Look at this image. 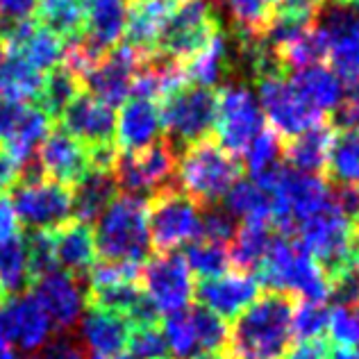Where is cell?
<instances>
[{"instance_id":"9c48e42d","label":"cell","mask_w":359,"mask_h":359,"mask_svg":"<svg viewBox=\"0 0 359 359\" xmlns=\"http://www.w3.org/2000/svg\"><path fill=\"white\" fill-rule=\"evenodd\" d=\"M159 111L168 144L189 148L198 141H205L207 135L214 132L216 96L210 89L184 84L182 89L159 102Z\"/></svg>"},{"instance_id":"f35d334b","label":"cell","mask_w":359,"mask_h":359,"mask_svg":"<svg viewBox=\"0 0 359 359\" xmlns=\"http://www.w3.org/2000/svg\"><path fill=\"white\" fill-rule=\"evenodd\" d=\"M159 330H162L166 351L173 355V359L203 357L201 348H198L196 327H194L191 311H189V309L177 311V314H168Z\"/></svg>"},{"instance_id":"836d02e7","label":"cell","mask_w":359,"mask_h":359,"mask_svg":"<svg viewBox=\"0 0 359 359\" xmlns=\"http://www.w3.org/2000/svg\"><path fill=\"white\" fill-rule=\"evenodd\" d=\"M82 82L69 66L57 64L50 69L48 75H43V84L39 91V109L43 111L50 121H60L62 111L69 107V102L80 93Z\"/></svg>"},{"instance_id":"7c38bea8","label":"cell","mask_w":359,"mask_h":359,"mask_svg":"<svg viewBox=\"0 0 359 359\" xmlns=\"http://www.w3.org/2000/svg\"><path fill=\"white\" fill-rule=\"evenodd\" d=\"M141 291L157 314H177L194 300V276L184 255L159 252L141 266Z\"/></svg>"},{"instance_id":"bcb514c9","label":"cell","mask_w":359,"mask_h":359,"mask_svg":"<svg viewBox=\"0 0 359 359\" xmlns=\"http://www.w3.org/2000/svg\"><path fill=\"white\" fill-rule=\"evenodd\" d=\"M234 232H237V221L223 210V207H212L207 210V214H203V237L201 239H210V241H219L225 243L232 241Z\"/></svg>"},{"instance_id":"816d5d0a","label":"cell","mask_w":359,"mask_h":359,"mask_svg":"<svg viewBox=\"0 0 359 359\" xmlns=\"http://www.w3.org/2000/svg\"><path fill=\"white\" fill-rule=\"evenodd\" d=\"M339 121L346 130H359V84L348 87L344 105L339 107Z\"/></svg>"},{"instance_id":"f907efd6","label":"cell","mask_w":359,"mask_h":359,"mask_svg":"<svg viewBox=\"0 0 359 359\" xmlns=\"http://www.w3.org/2000/svg\"><path fill=\"white\" fill-rule=\"evenodd\" d=\"M280 359H327V344L323 341V339L298 341L296 346L287 348V353Z\"/></svg>"},{"instance_id":"ee69618b","label":"cell","mask_w":359,"mask_h":359,"mask_svg":"<svg viewBox=\"0 0 359 359\" xmlns=\"http://www.w3.org/2000/svg\"><path fill=\"white\" fill-rule=\"evenodd\" d=\"M27 245V264H30L32 282L53 271H60L57 257H55V237L53 230H32L25 239Z\"/></svg>"},{"instance_id":"83f0119b","label":"cell","mask_w":359,"mask_h":359,"mask_svg":"<svg viewBox=\"0 0 359 359\" xmlns=\"http://www.w3.org/2000/svg\"><path fill=\"white\" fill-rule=\"evenodd\" d=\"M130 323L118 314L93 309L82 318V339L98 357H118L128 346Z\"/></svg>"},{"instance_id":"e0dca14e","label":"cell","mask_w":359,"mask_h":359,"mask_svg":"<svg viewBox=\"0 0 359 359\" xmlns=\"http://www.w3.org/2000/svg\"><path fill=\"white\" fill-rule=\"evenodd\" d=\"M262 285L248 271H228L219 278L201 280L194 298L219 318H239L259 298Z\"/></svg>"},{"instance_id":"7bdbcfd3","label":"cell","mask_w":359,"mask_h":359,"mask_svg":"<svg viewBox=\"0 0 359 359\" xmlns=\"http://www.w3.org/2000/svg\"><path fill=\"white\" fill-rule=\"evenodd\" d=\"M334 344L339 348H351V351H359V309L357 305H344L339 302L330 309L327 316V330Z\"/></svg>"},{"instance_id":"681fc988","label":"cell","mask_w":359,"mask_h":359,"mask_svg":"<svg viewBox=\"0 0 359 359\" xmlns=\"http://www.w3.org/2000/svg\"><path fill=\"white\" fill-rule=\"evenodd\" d=\"M36 0H0V25L30 21Z\"/></svg>"},{"instance_id":"f6af8a7d","label":"cell","mask_w":359,"mask_h":359,"mask_svg":"<svg viewBox=\"0 0 359 359\" xmlns=\"http://www.w3.org/2000/svg\"><path fill=\"white\" fill-rule=\"evenodd\" d=\"M128 351L132 359H162L166 357V344L162 330L155 325H130Z\"/></svg>"},{"instance_id":"c3c4849f","label":"cell","mask_w":359,"mask_h":359,"mask_svg":"<svg viewBox=\"0 0 359 359\" xmlns=\"http://www.w3.org/2000/svg\"><path fill=\"white\" fill-rule=\"evenodd\" d=\"M325 5V0H273V14L298 16L314 21L318 9Z\"/></svg>"},{"instance_id":"ac0fdd59","label":"cell","mask_w":359,"mask_h":359,"mask_svg":"<svg viewBox=\"0 0 359 359\" xmlns=\"http://www.w3.org/2000/svg\"><path fill=\"white\" fill-rule=\"evenodd\" d=\"M32 296L48 316L50 327L64 332L78 323L84 307V294L78 278L64 271H53L32 282Z\"/></svg>"},{"instance_id":"4316f807","label":"cell","mask_w":359,"mask_h":359,"mask_svg":"<svg viewBox=\"0 0 359 359\" xmlns=\"http://www.w3.org/2000/svg\"><path fill=\"white\" fill-rule=\"evenodd\" d=\"M118 184L114 173L107 168H91L73 189V216L75 221L91 225L98 221L102 212L114 203Z\"/></svg>"},{"instance_id":"4dcf8cb0","label":"cell","mask_w":359,"mask_h":359,"mask_svg":"<svg viewBox=\"0 0 359 359\" xmlns=\"http://www.w3.org/2000/svg\"><path fill=\"white\" fill-rule=\"evenodd\" d=\"M43 73L27 64L23 57L7 53L0 64V96L9 102H25L39 98Z\"/></svg>"},{"instance_id":"94428289","label":"cell","mask_w":359,"mask_h":359,"mask_svg":"<svg viewBox=\"0 0 359 359\" xmlns=\"http://www.w3.org/2000/svg\"><path fill=\"white\" fill-rule=\"evenodd\" d=\"M91 359H116V357H98V355H96V357H91Z\"/></svg>"},{"instance_id":"ffe728a7","label":"cell","mask_w":359,"mask_h":359,"mask_svg":"<svg viewBox=\"0 0 359 359\" xmlns=\"http://www.w3.org/2000/svg\"><path fill=\"white\" fill-rule=\"evenodd\" d=\"M0 334L23 351H39L50 334V320L32 294L7 298L0 302Z\"/></svg>"},{"instance_id":"4fadbf2b","label":"cell","mask_w":359,"mask_h":359,"mask_svg":"<svg viewBox=\"0 0 359 359\" xmlns=\"http://www.w3.org/2000/svg\"><path fill=\"white\" fill-rule=\"evenodd\" d=\"M175 166V146H171L168 141H159L146 150L123 153L116 157L111 173H114L118 189H123L128 196H137L146 201V196H157L159 191L171 187Z\"/></svg>"},{"instance_id":"680465c9","label":"cell","mask_w":359,"mask_h":359,"mask_svg":"<svg viewBox=\"0 0 359 359\" xmlns=\"http://www.w3.org/2000/svg\"><path fill=\"white\" fill-rule=\"evenodd\" d=\"M196 359H228V357L219 355V353H212V355H203V357H196Z\"/></svg>"},{"instance_id":"9a60e30c","label":"cell","mask_w":359,"mask_h":359,"mask_svg":"<svg viewBox=\"0 0 359 359\" xmlns=\"http://www.w3.org/2000/svg\"><path fill=\"white\" fill-rule=\"evenodd\" d=\"M144 62L146 60L132 50L130 46L121 43L93 64L80 78V82L87 84L91 96L107 102L109 107H116L130 98L132 82H135V75Z\"/></svg>"},{"instance_id":"74e56055","label":"cell","mask_w":359,"mask_h":359,"mask_svg":"<svg viewBox=\"0 0 359 359\" xmlns=\"http://www.w3.org/2000/svg\"><path fill=\"white\" fill-rule=\"evenodd\" d=\"M184 259L191 276H198L201 280L219 278L223 273H228L232 266L228 245L210 239H198L191 245H187Z\"/></svg>"},{"instance_id":"5b68a950","label":"cell","mask_w":359,"mask_h":359,"mask_svg":"<svg viewBox=\"0 0 359 359\" xmlns=\"http://www.w3.org/2000/svg\"><path fill=\"white\" fill-rule=\"evenodd\" d=\"M264 189L271 198L273 223H278L282 234L289 237L300 223H305L309 216H314L332 201V187L323 177L300 173L287 166H282Z\"/></svg>"},{"instance_id":"91938a15","label":"cell","mask_w":359,"mask_h":359,"mask_svg":"<svg viewBox=\"0 0 359 359\" xmlns=\"http://www.w3.org/2000/svg\"><path fill=\"white\" fill-rule=\"evenodd\" d=\"M353 12H355V16L359 18V0H353Z\"/></svg>"},{"instance_id":"b9f144b4","label":"cell","mask_w":359,"mask_h":359,"mask_svg":"<svg viewBox=\"0 0 359 359\" xmlns=\"http://www.w3.org/2000/svg\"><path fill=\"white\" fill-rule=\"evenodd\" d=\"M191 320L196 327V337H198V348H201V355H212L219 353L221 348L228 344V325L225 320L219 318L212 311H207L203 307H191Z\"/></svg>"},{"instance_id":"be15d7a7","label":"cell","mask_w":359,"mask_h":359,"mask_svg":"<svg viewBox=\"0 0 359 359\" xmlns=\"http://www.w3.org/2000/svg\"><path fill=\"white\" fill-rule=\"evenodd\" d=\"M162 359H168V357H162Z\"/></svg>"},{"instance_id":"e575fe53","label":"cell","mask_w":359,"mask_h":359,"mask_svg":"<svg viewBox=\"0 0 359 359\" xmlns=\"http://www.w3.org/2000/svg\"><path fill=\"white\" fill-rule=\"evenodd\" d=\"M325 168L339 187L359 189V130L334 132Z\"/></svg>"},{"instance_id":"f5cc1de1","label":"cell","mask_w":359,"mask_h":359,"mask_svg":"<svg viewBox=\"0 0 359 359\" xmlns=\"http://www.w3.org/2000/svg\"><path fill=\"white\" fill-rule=\"evenodd\" d=\"M16 234H18V219L14 205L5 194H0V243L9 241Z\"/></svg>"},{"instance_id":"484cf974","label":"cell","mask_w":359,"mask_h":359,"mask_svg":"<svg viewBox=\"0 0 359 359\" xmlns=\"http://www.w3.org/2000/svg\"><path fill=\"white\" fill-rule=\"evenodd\" d=\"M55 237V257L57 266H64L73 278L89 276V271L96 266V237L91 225L80 221H69L62 228L53 230Z\"/></svg>"},{"instance_id":"5bb4252c","label":"cell","mask_w":359,"mask_h":359,"mask_svg":"<svg viewBox=\"0 0 359 359\" xmlns=\"http://www.w3.org/2000/svg\"><path fill=\"white\" fill-rule=\"evenodd\" d=\"M257 98L264 111V121L278 137L294 139L325 123L318 111L307 105V100L296 91L291 80L285 78V73L257 80Z\"/></svg>"},{"instance_id":"60d3db41","label":"cell","mask_w":359,"mask_h":359,"mask_svg":"<svg viewBox=\"0 0 359 359\" xmlns=\"http://www.w3.org/2000/svg\"><path fill=\"white\" fill-rule=\"evenodd\" d=\"M330 309L325 302H307L300 300L294 305V316H291V334L298 341H311V339H323L327 330Z\"/></svg>"},{"instance_id":"8992f818","label":"cell","mask_w":359,"mask_h":359,"mask_svg":"<svg viewBox=\"0 0 359 359\" xmlns=\"http://www.w3.org/2000/svg\"><path fill=\"white\" fill-rule=\"evenodd\" d=\"M12 205L16 219L30 230H57L73 216L71 189L43 177L36 164L21 171Z\"/></svg>"},{"instance_id":"d590c367","label":"cell","mask_w":359,"mask_h":359,"mask_svg":"<svg viewBox=\"0 0 359 359\" xmlns=\"http://www.w3.org/2000/svg\"><path fill=\"white\" fill-rule=\"evenodd\" d=\"M282 139L273 130H264L252 144L243 150L245 168L250 171V180H255L262 189L266 187L273 175L282 168Z\"/></svg>"},{"instance_id":"1f68e13d","label":"cell","mask_w":359,"mask_h":359,"mask_svg":"<svg viewBox=\"0 0 359 359\" xmlns=\"http://www.w3.org/2000/svg\"><path fill=\"white\" fill-rule=\"evenodd\" d=\"M32 285L30 264H27L25 237H12L0 243V302L23 296L25 287Z\"/></svg>"},{"instance_id":"6f0895ef","label":"cell","mask_w":359,"mask_h":359,"mask_svg":"<svg viewBox=\"0 0 359 359\" xmlns=\"http://www.w3.org/2000/svg\"><path fill=\"white\" fill-rule=\"evenodd\" d=\"M5 55H7V46H5V39H3V36H0V64H3Z\"/></svg>"},{"instance_id":"ab89813d","label":"cell","mask_w":359,"mask_h":359,"mask_svg":"<svg viewBox=\"0 0 359 359\" xmlns=\"http://www.w3.org/2000/svg\"><path fill=\"white\" fill-rule=\"evenodd\" d=\"M239 36L262 34L273 18V0H223Z\"/></svg>"},{"instance_id":"f546056e","label":"cell","mask_w":359,"mask_h":359,"mask_svg":"<svg viewBox=\"0 0 359 359\" xmlns=\"http://www.w3.org/2000/svg\"><path fill=\"white\" fill-rule=\"evenodd\" d=\"M223 210L241 223H273L269 191L255 180H237L223 198Z\"/></svg>"},{"instance_id":"7dc6e473","label":"cell","mask_w":359,"mask_h":359,"mask_svg":"<svg viewBox=\"0 0 359 359\" xmlns=\"http://www.w3.org/2000/svg\"><path fill=\"white\" fill-rule=\"evenodd\" d=\"M27 111V105L23 102H9V100H0V144H7L9 139L16 135L18 126Z\"/></svg>"},{"instance_id":"3957f363","label":"cell","mask_w":359,"mask_h":359,"mask_svg":"<svg viewBox=\"0 0 359 359\" xmlns=\"http://www.w3.org/2000/svg\"><path fill=\"white\" fill-rule=\"evenodd\" d=\"M96 250L105 262L144 266L150 252L148 201L137 196H116L96 225Z\"/></svg>"},{"instance_id":"d6986e66","label":"cell","mask_w":359,"mask_h":359,"mask_svg":"<svg viewBox=\"0 0 359 359\" xmlns=\"http://www.w3.org/2000/svg\"><path fill=\"white\" fill-rule=\"evenodd\" d=\"M36 166L43 177L71 189L91 171V159L89 150L60 128L41 141Z\"/></svg>"},{"instance_id":"52a82bcc","label":"cell","mask_w":359,"mask_h":359,"mask_svg":"<svg viewBox=\"0 0 359 359\" xmlns=\"http://www.w3.org/2000/svg\"><path fill=\"white\" fill-rule=\"evenodd\" d=\"M266 130L257 91L243 82H228L216 96L214 135L219 146L230 155H243L262 132Z\"/></svg>"},{"instance_id":"6125c7cd","label":"cell","mask_w":359,"mask_h":359,"mask_svg":"<svg viewBox=\"0 0 359 359\" xmlns=\"http://www.w3.org/2000/svg\"><path fill=\"white\" fill-rule=\"evenodd\" d=\"M339 3H346V0H339Z\"/></svg>"},{"instance_id":"db71d44e","label":"cell","mask_w":359,"mask_h":359,"mask_svg":"<svg viewBox=\"0 0 359 359\" xmlns=\"http://www.w3.org/2000/svg\"><path fill=\"white\" fill-rule=\"evenodd\" d=\"M18 180H21V166L7 153V148L0 144V194L7 191V189H14Z\"/></svg>"},{"instance_id":"44dd1931","label":"cell","mask_w":359,"mask_h":359,"mask_svg":"<svg viewBox=\"0 0 359 359\" xmlns=\"http://www.w3.org/2000/svg\"><path fill=\"white\" fill-rule=\"evenodd\" d=\"M164 135L162 126V111L159 102L130 96L116 116V146L123 153H137L150 146L159 144V137Z\"/></svg>"},{"instance_id":"8d00e7d4","label":"cell","mask_w":359,"mask_h":359,"mask_svg":"<svg viewBox=\"0 0 359 359\" xmlns=\"http://www.w3.org/2000/svg\"><path fill=\"white\" fill-rule=\"evenodd\" d=\"M276 234L271 232L269 223H241L232 237L230 259L239 271L257 269Z\"/></svg>"},{"instance_id":"d6a6232c","label":"cell","mask_w":359,"mask_h":359,"mask_svg":"<svg viewBox=\"0 0 359 359\" xmlns=\"http://www.w3.org/2000/svg\"><path fill=\"white\" fill-rule=\"evenodd\" d=\"M36 18L64 41H71L82 34L87 0H36Z\"/></svg>"},{"instance_id":"cb8c5ba5","label":"cell","mask_w":359,"mask_h":359,"mask_svg":"<svg viewBox=\"0 0 359 359\" xmlns=\"http://www.w3.org/2000/svg\"><path fill=\"white\" fill-rule=\"evenodd\" d=\"M289 80L300 96L307 100V105L318 111L320 116L339 111L348 93V87L341 82V78L323 62L300 66L291 73Z\"/></svg>"},{"instance_id":"7a4b0ae2","label":"cell","mask_w":359,"mask_h":359,"mask_svg":"<svg viewBox=\"0 0 359 359\" xmlns=\"http://www.w3.org/2000/svg\"><path fill=\"white\" fill-rule=\"evenodd\" d=\"M257 280L273 294L298 296L307 302H327L332 298V285L323 266L289 234L273 237L257 266Z\"/></svg>"},{"instance_id":"ba28073f","label":"cell","mask_w":359,"mask_h":359,"mask_svg":"<svg viewBox=\"0 0 359 359\" xmlns=\"http://www.w3.org/2000/svg\"><path fill=\"white\" fill-rule=\"evenodd\" d=\"M150 243L159 252H175L203 237L201 205L180 189L168 187L148 203Z\"/></svg>"},{"instance_id":"f1b7e54d","label":"cell","mask_w":359,"mask_h":359,"mask_svg":"<svg viewBox=\"0 0 359 359\" xmlns=\"http://www.w3.org/2000/svg\"><path fill=\"white\" fill-rule=\"evenodd\" d=\"M332 139H334V130L327 123H320V126L289 139V144L282 148V157L287 159L294 171L318 175L327 164Z\"/></svg>"},{"instance_id":"30bf717a","label":"cell","mask_w":359,"mask_h":359,"mask_svg":"<svg viewBox=\"0 0 359 359\" xmlns=\"http://www.w3.org/2000/svg\"><path fill=\"white\" fill-rule=\"evenodd\" d=\"M325 46V60L346 87L359 84V18L348 3L332 0L314 18Z\"/></svg>"},{"instance_id":"9f6ffc18","label":"cell","mask_w":359,"mask_h":359,"mask_svg":"<svg viewBox=\"0 0 359 359\" xmlns=\"http://www.w3.org/2000/svg\"><path fill=\"white\" fill-rule=\"evenodd\" d=\"M327 359H359V351H351V348H337Z\"/></svg>"},{"instance_id":"d4e9b609","label":"cell","mask_w":359,"mask_h":359,"mask_svg":"<svg viewBox=\"0 0 359 359\" xmlns=\"http://www.w3.org/2000/svg\"><path fill=\"white\" fill-rule=\"evenodd\" d=\"M128 21L126 0H87V16H84V34L93 50L107 55L123 39Z\"/></svg>"},{"instance_id":"11a10c76","label":"cell","mask_w":359,"mask_h":359,"mask_svg":"<svg viewBox=\"0 0 359 359\" xmlns=\"http://www.w3.org/2000/svg\"><path fill=\"white\" fill-rule=\"evenodd\" d=\"M39 359H87V357H84V351L78 344L62 339V341L46 346Z\"/></svg>"},{"instance_id":"2e32d148","label":"cell","mask_w":359,"mask_h":359,"mask_svg":"<svg viewBox=\"0 0 359 359\" xmlns=\"http://www.w3.org/2000/svg\"><path fill=\"white\" fill-rule=\"evenodd\" d=\"M62 130L71 135L75 141H80L91 153V150L114 146V130L116 116L114 107L98 100L91 93H78L69 107L62 111Z\"/></svg>"},{"instance_id":"7402d4cb","label":"cell","mask_w":359,"mask_h":359,"mask_svg":"<svg viewBox=\"0 0 359 359\" xmlns=\"http://www.w3.org/2000/svg\"><path fill=\"white\" fill-rule=\"evenodd\" d=\"M182 0H135L128 7L126 32H123L126 46L144 60L155 57L164 27Z\"/></svg>"},{"instance_id":"277c9868","label":"cell","mask_w":359,"mask_h":359,"mask_svg":"<svg viewBox=\"0 0 359 359\" xmlns=\"http://www.w3.org/2000/svg\"><path fill=\"white\" fill-rule=\"evenodd\" d=\"M175 180L180 191L198 205H214L241 180L239 159L214 141H198L177 157Z\"/></svg>"},{"instance_id":"8fae6325","label":"cell","mask_w":359,"mask_h":359,"mask_svg":"<svg viewBox=\"0 0 359 359\" xmlns=\"http://www.w3.org/2000/svg\"><path fill=\"white\" fill-rule=\"evenodd\" d=\"M219 30V14L212 0H182L168 18L157 43L155 57L166 62H187Z\"/></svg>"},{"instance_id":"603a6c76","label":"cell","mask_w":359,"mask_h":359,"mask_svg":"<svg viewBox=\"0 0 359 359\" xmlns=\"http://www.w3.org/2000/svg\"><path fill=\"white\" fill-rule=\"evenodd\" d=\"M234 64H237L234 46L230 41V36L219 27V30L212 34V39L196 55H191L180 69H182L184 80L189 84L201 87V89H212L228 78L234 69Z\"/></svg>"},{"instance_id":"6da1fadb","label":"cell","mask_w":359,"mask_h":359,"mask_svg":"<svg viewBox=\"0 0 359 359\" xmlns=\"http://www.w3.org/2000/svg\"><path fill=\"white\" fill-rule=\"evenodd\" d=\"M294 300L285 294L259 296L234 318L228 332V359H280L291 341Z\"/></svg>"}]
</instances>
